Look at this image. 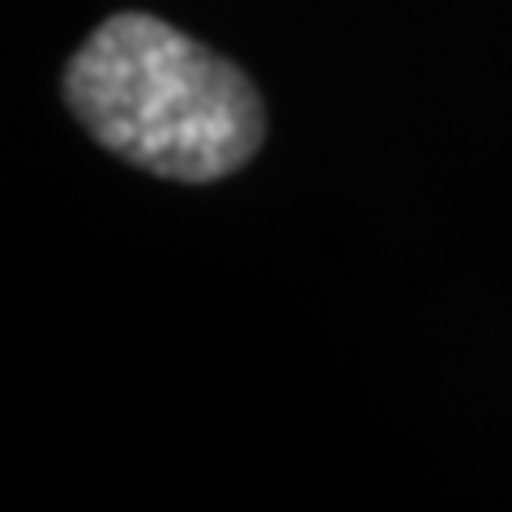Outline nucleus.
Returning <instances> with one entry per match:
<instances>
[{"instance_id":"f257e3e1","label":"nucleus","mask_w":512,"mask_h":512,"mask_svg":"<svg viewBox=\"0 0 512 512\" xmlns=\"http://www.w3.org/2000/svg\"><path fill=\"white\" fill-rule=\"evenodd\" d=\"M64 103L103 150L180 184L248 167L265 141L252 77L154 13H111L64 64Z\"/></svg>"}]
</instances>
